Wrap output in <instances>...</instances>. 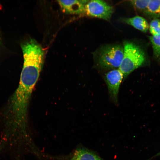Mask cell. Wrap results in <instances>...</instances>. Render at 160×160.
I'll return each mask as SVG.
<instances>
[{
  "label": "cell",
  "instance_id": "cell-6",
  "mask_svg": "<svg viewBox=\"0 0 160 160\" xmlns=\"http://www.w3.org/2000/svg\"><path fill=\"white\" fill-rule=\"evenodd\" d=\"M63 10L71 14H80L85 11L84 4L81 0H58L57 1Z\"/></svg>",
  "mask_w": 160,
  "mask_h": 160
},
{
  "label": "cell",
  "instance_id": "cell-11",
  "mask_svg": "<svg viewBox=\"0 0 160 160\" xmlns=\"http://www.w3.org/2000/svg\"><path fill=\"white\" fill-rule=\"evenodd\" d=\"M149 30L152 36L160 33V20L156 18L153 20L150 23Z\"/></svg>",
  "mask_w": 160,
  "mask_h": 160
},
{
  "label": "cell",
  "instance_id": "cell-2",
  "mask_svg": "<svg viewBox=\"0 0 160 160\" xmlns=\"http://www.w3.org/2000/svg\"><path fill=\"white\" fill-rule=\"evenodd\" d=\"M123 57L119 68L125 79L135 70L142 66L146 58L143 49L138 45L129 41L124 43Z\"/></svg>",
  "mask_w": 160,
  "mask_h": 160
},
{
  "label": "cell",
  "instance_id": "cell-7",
  "mask_svg": "<svg viewBox=\"0 0 160 160\" xmlns=\"http://www.w3.org/2000/svg\"><path fill=\"white\" fill-rule=\"evenodd\" d=\"M122 21L144 33L147 32L149 28V25L146 20L140 16L124 18Z\"/></svg>",
  "mask_w": 160,
  "mask_h": 160
},
{
  "label": "cell",
  "instance_id": "cell-4",
  "mask_svg": "<svg viewBox=\"0 0 160 160\" xmlns=\"http://www.w3.org/2000/svg\"><path fill=\"white\" fill-rule=\"evenodd\" d=\"M85 11L89 16L108 20L113 13V7L104 1L93 0L86 4Z\"/></svg>",
  "mask_w": 160,
  "mask_h": 160
},
{
  "label": "cell",
  "instance_id": "cell-10",
  "mask_svg": "<svg viewBox=\"0 0 160 160\" xmlns=\"http://www.w3.org/2000/svg\"><path fill=\"white\" fill-rule=\"evenodd\" d=\"M153 55L155 58L158 61H160V33L150 37Z\"/></svg>",
  "mask_w": 160,
  "mask_h": 160
},
{
  "label": "cell",
  "instance_id": "cell-3",
  "mask_svg": "<svg viewBox=\"0 0 160 160\" xmlns=\"http://www.w3.org/2000/svg\"><path fill=\"white\" fill-rule=\"evenodd\" d=\"M98 57V64L101 69L111 70L119 68L123 57V48L119 45L102 47Z\"/></svg>",
  "mask_w": 160,
  "mask_h": 160
},
{
  "label": "cell",
  "instance_id": "cell-12",
  "mask_svg": "<svg viewBox=\"0 0 160 160\" xmlns=\"http://www.w3.org/2000/svg\"><path fill=\"white\" fill-rule=\"evenodd\" d=\"M150 0H137L131 1L134 6L138 10L145 12Z\"/></svg>",
  "mask_w": 160,
  "mask_h": 160
},
{
  "label": "cell",
  "instance_id": "cell-5",
  "mask_svg": "<svg viewBox=\"0 0 160 160\" xmlns=\"http://www.w3.org/2000/svg\"><path fill=\"white\" fill-rule=\"evenodd\" d=\"M104 79L111 100L117 104L120 87L124 79L122 73L119 69L110 70L105 74Z\"/></svg>",
  "mask_w": 160,
  "mask_h": 160
},
{
  "label": "cell",
  "instance_id": "cell-1",
  "mask_svg": "<svg viewBox=\"0 0 160 160\" xmlns=\"http://www.w3.org/2000/svg\"><path fill=\"white\" fill-rule=\"evenodd\" d=\"M24 63L19 84L10 102L9 114L19 121L26 116L33 90L37 82L44 62V52L35 40H31L22 46Z\"/></svg>",
  "mask_w": 160,
  "mask_h": 160
},
{
  "label": "cell",
  "instance_id": "cell-8",
  "mask_svg": "<svg viewBox=\"0 0 160 160\" xmlns=\"http://www.w3.org/2000/svg\"><path fill=\"white\" fill-rule=\"evenodd\" d=\"M70 160H102L93 153L87 150L79 148L75 151Z\"/></svg>",
  "mask_w": 160,
  "mask_h": 160
},
{
  "label": "cell",
  "instance_id": "cell-9",
  "mask_svg": "<svg viewBox=\"0 0 160 160\" xmlns=\"http://www.w3.org/2000/svg\"><path fill=\"white\" fill-rule=\"evenodd\" d=\"M145 13L155 17H160V0H150Z\"/></svg>",
  "mask_w": 160,
  "mask_h": 160
},
{
  "label": "cell",
  "instance_id": "cell-13",
  "mask_svg": "<svg viewBox=\"0 0 160 160\" xmlns=\"http://www.w3.org/2000/svg\"><path fill=\"white\" fill-rule=\"evenodd\" d=\"M160 155V151L156 155V156H158Z\"/></svg>",
  "mask_w": 160,
  "mask_h": 160
}]
</instances>
